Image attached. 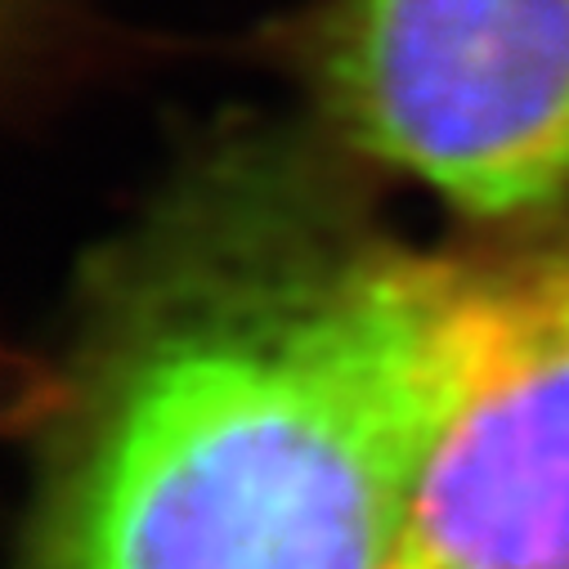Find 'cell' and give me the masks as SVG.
Masks as SVG:
<instances>
[{"label":"cell","instance_id":"cell-1","mask_svg":"<svg viewBox=\"0 0 569 569\" xmlns=\"http://www.w3.org/2000/svg\"><path fill=\"white\" fill-rule=\"evenodd\" d=\"M306 130L202 149L108 260L46 426L28 569H386L485 260L412 251Z\"/></svg>","mask_w":569,"mask_h":569},{"label":"cell","instance_id":"cell-2","mask_svg":"<svg viewBox=\"0 0 569 569\" xmlns=\"http://www.w3.org/2000/svg\"><path fill=\"white\" fill-rule=\"evenodd\" d=\"M310 126L453 216H569V0H310L273 37Z\"/></svg>","mask_w":569,"mask_h":569},{"label":"cell","instance_id":"cell-3","mask_svg":"<svg viewBox=\"0 0 569 569\" xmlns=\"http://www.w3.org/2000/svg\"><path fill=\"white\" fill-rule=\"evenodd\" d=\"M386 569H569V251L485 260L476 346Z\"/></svg>","mask_w":569,"mask_h":569}]
</instances>
